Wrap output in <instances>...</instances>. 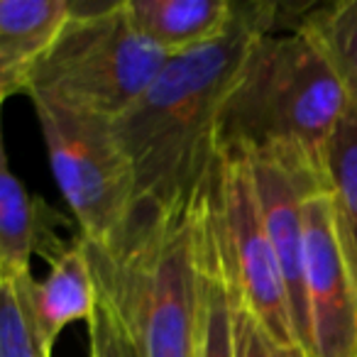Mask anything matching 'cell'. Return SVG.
Returning a JSON list of instances; mask_svg holds the SVG:
<instances>
[{
    "label": "cell",
    "instance_id": "obj_1",
    "mask_svg": "<svg viewBox=\"0 0 357 357\" xmlns=\"http://www.w3.org/2000/svg\"><path fill=\"white\" fill-rule=\"evenodd\" d=\"M277 8L238 6L218 40L169 54L135 105L113 120L135 176V201L174 208L199 191L218 147L215 123L225 93L259 37L274 32Z\"/></svg>",
    "mask_w": 357,
    "mask_h": 357
},
{
    "label": "cell",
    "instance_id": "obj_2",
    "mask_svg": "<svg viewBox=\"0 0 357 357\" xmlns=\"http://www.w3.org/2000/svg\"><path fill=\"white\" fill-rule=\"evenodd\" d=\"M81 245L98 303L130 333L144 357H196L201 331L199 191L174 208L135 201L128 220L108 243L81 240Z\"/></svg>",
    "mask_w": 357,
    "mask_h": 357
},
{
    "label": "cell",
    "instance_id": "obj_3",
    "mask_svg": "<svg viewBox=\"0 0 357 357\" xmlns=\"http://www.w3.org/2000/svg\"><path fill=\"white\" fill-rule=\"evenodd\" d=\"M347 108L321 47L296 25L259 37L225 93L215 123L220 154H279L313 167L326 181V149Z\"/></svg>",
    "mask_w": 357,
    "mask_h": 357
},
{
    "label": "cell",
    "instance_id": "obj_4",
    "mask_svg": "<svg viewBox=\"0 0 357 357\" xmlns=\"http://www.w3.org/2000/svg\"><path fill=\"white\" fill-rule=\"evenodd\" d=\"M164 61L167 54L139 35L123 3H71L69 20L37 61L25 93L113 123L147 91Z\"/></svg>",
    "mask_w": 357,
    "mask_h": 357
},
{
    "label": "cell",
    "instance_id": "obj_5",
    "mask_svg": "<svg viewBox=\"0 0 357 357\" xmlns=\"http://www.w3.org/2000/svg\"><path fill=\"white\" fill-rule=\"evenodd\" d=\"M50 167L81 240L103 245L135 208V176L110 120L32 98Z\"/></svg>",
    "mask_w": 357,
    "mask_h": 357
},
{
    "label": "cell",
    "instance_id": "obj_6",
    "mask_svg": "<svg viewBox=\"0 0 357 357\" xmlns=\"http://www.w3.org/2000/svg\"><path fill=\"white\" fill-rule=\"evenodd\" d=\"M220 220L230 274L243 306L274 340L298 347L282 269L257 201L252 167L243 154H220Z\"/></svg>",
    "mask_w": 357,
    "mask_h": 357
},
{
    "label": "cell",
    "instance_id": "obj_7",
    "mask_svg": "<svg viewBox=\"0 0 357 357\" xmlns=\"http://www.w3.org/2000/svg\"><path fill=\"white\" fill-rule=\"evenodd\" d=\"M303 284L313 357H357V279L328 191L303 201Z\"/></svg>",
    "mask_w": 357,
    "mask_h": 357
},
{
    "label": "cell",
    "instance_id": "obj_8",
    "mask_svg": "<svg viewBox=\"0 0 357 357\" xmlns=\"http://www.w3.org/2000/svg\"><path fill=\"white\" fill-rule=\"evenodd\" d=\"M69 0H0V103L27 91L37 61L66 25Z\"/></svg>",
    "mask_w": 357,
    "mask_h": 357
},
{
    "label": "cell",
    "instance_id": "obj_9",
    "mask_svg": "<svg viewBox=\"0 0 357 357\" xmlns=\"http://www.w3.org/2000/svg\"><path fill=\"white\" fill-rule=\"evenodd\" d=\"M47 259L50 274L42 282H32L30 308L45 342L54 350L56 337L69 323H91L98 308V294L79 238L69 245L61 243Z\"/></svg>",
    "mask_w": 357,
    "mask_h": 357
},
{
    "label": "cell",
    "instance_id": "obj_10",
    "mask_svg": "<svg viewBox=\"0 0 357 357\" xmlns=\"http://www.w3.org/2000/svg\"><path fill=\"white\" fill-rule=\"evenodd\" d=\"M125 13L164 54L196 50L228 32L238 3L228 0H125Z\"/></svg>",
    "mask_w": 357,
    "mask_h": 357
},
{
    "label": "cell",
    "instance_id": "obj_11",
    "mask_svg": "<svg viewBox=\"0 0 357 357\" xmlns=\"http://www.w3.org/2000/svg\"><path fill=\"white\" fill-rule=\"evenodd\" d=\"M42 208L45 204L32 201L20 178L13 174L0 118V274L30 272L32 255L40 252L47 257L61 245V240H56L45 225L47 215Z\"/></svg>",
    "mask_w": 357,
    "mask_h": 357
},
{
    "label": "cell",
    "instance_id": "obj_12",
    "mask_svg": "<svg viewBox=\"0 0 357 357\" xmlns=\"http://www.w3.org/2000/svg\"><path fill=\"white\" fill-rule=\"evenodd\" d=\"M326 191L347 264L357 279V108L347 103L326 149Z\"/></svg>",
    "mask_w": 357,
    "mask_h": 357
},
{
    "label": "cell",
    "instance_id": "obj_13",
    "mask_svg": "<svg viewBox=\"0 0 357 357\" xmlns=\"http://www.w3.org/2000/svg\"><path fill=\"white\" fill-rule=\"evenodd\" d=\"M298 25L321 47L345 91L347 103L357 108V0L313 10Z\"/></svg>",
    "mask_w": 357,
    "mask_h": 357
},
{
    "label": "cell",
    "instance_id": "obj_14",
    "mask_svg": "<svg viewBox=\"0 0 357 357\" xmlns=\"http://www.w3.org/2000/svg\"><path fill=\"white\" fill-rule=\"evenodd\" d=\"M32 272L0 274V357H52L30 308Z\"/></svg>",
    "mask_w": 357,
    "mask_h": 357
},
{
    "label": "cell",
    "instance_id": "obj_15",
    "mask_svg": "<svg viewBox=\"0 0 357 357\" xmlns=\"http://www.w3.org/2000/svg\"><path fill=\"white\" fill-rule=\"evenodd\" d=\"M233 335H235V357H306L301 347H289L274 340L267 328L243 306L235 289L233 303Z\"/></svg>",
    "mask_w": 357,
    "mask_h": 357
},
{
    "label": "cell",
    "instance_id": "obj_16",
    "mask_svg": "<svg viewBox=\"0 0 357 357\" xmlns=\"http://www.w3.org/2000/svg\"><path fill=\"white\" fill-rule=\"evenodd\" d=\"M91 357H144L130 333L98 303L89 323Z\"/></svg>",
    "mask_w": 357,
    "mask_h": 357
}]
</instances>
